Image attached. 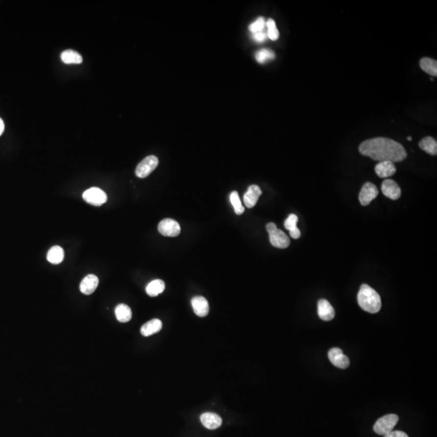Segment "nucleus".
Listing matches in <instances>:
<instances>
[{
  "label": "nucleus",
  "mask_w": 437,
  "mask_h": 437,
  "mask_svg": "<svg viewBox=\"0 0 437 437\" xmlns=\"http://www.w3.org/2000/svg\"><path fill=\"white\" fill-rule=\"evenodd\" d=\"M359 151L361 155L368 156L373 161L379 162H400L407 156L404 146L388 138H374L365 140L359 146Z\"/></svg>",
  "instance_id": "f257e3e1"
},
{
  "label": "nucleus",
  "mask_w": 437,
  "mask_h": 437,
  "mask_svg": "<svg viewBox=\"0 0 437 437\" xmlns=\"http://www.w3.org/2000/svg\"><path fill=\"white\" fill-rule=\"evenodd\" d=\"M357 300L361 309L370 314H377L382 309L381 296L367 284L361 285Z\"/></svg>",
  "instance_id": "f03ea898"
},
{
  "label": "nucleus",
  "mask_w": 437,
  "mask_h": 437,
  "mask_svg": "<svg viewBox=\"0 0 437 437\" xmlns=\"http://www.w3.org/2000/svg\"><path fill=\"white\" fill-rule=\"evenodd\" d=\"M267 230L269 233L270 244L279 249H286L290 244V239L286 233L277 228L274 223H267Z\"/></svg>",
  "instance_id": "7ed1b4c3"
},
{
  "label": "nucleus",
  "mask_w": 437,
  "mask_h": 437,
  "mask_svg": "<svg viewBox=\"0 0 437 437\" xmlns=\"http://www.w3.org/2000/svg\"><path fill=\"white\" fill-rule=\"evenodd\" d=\"M398 422V416L397 414H386L380 418L376 422L373 427L375 433L381 436H386L393 430L396 424Z\"/></svg>",
  "instance_id": "20e7f679"
},
{
  "label": "nucleus",
  "mask_w": 437,
  "mask_h": 437,
  "mask_svg": "<svg viewBox=\"0 0 437 437\" xmlns=\"http://www.w3.org/2000/svg\"><path fill=\"white\" fill-rule=\"evenodd\" d=\"M159 160L156 156H149L144 159L135 170V174L140 178H145L158 166Z\"/></svg>",
  "instance_id": "39448f33"
},
{
  "label": "nucleus",
  "mask_w": 437,
  "mask_h": 437,
  "mask_svg": "<svg viewBox=\"0 0 437 437\" xmlns=\"http://www.w3.org/2000/svg\"><path fill=\"white\" fill-rule=\"evenodd\" d=\"M83 198L85 202L93 206H101L107 201V194L100 188L92 187L84 191Z\"/></svg>",
  "instance_id": "423d86ee"
},
{
  "label": "nucleus",
  "mask_w": 437,
  "mask_h": 437,
  "mask_svg": "<svg viewBox=\"0 0 437 437\" xmlns=\"http://www.w3.org/2000/svg\"><path fill=\"white\" fill-rule=\"evenodd\" d=\"M158 231L165 237H177L181 233V226L172 218H165L159 223Z\"/></svg>",
  "instance_id": "0eeeda50"
},
{
  "label": "nucleus",
  "mask_w": 437,
  "mask_h": 437,
  "mask_svg": "<svg viewBox=\"0 0 437 437\" xmlns=\"http://www.w3.org/2000/svg\"><path fill=\"white\" fill-rule=\"evenodd\" d=\"M378 189L374 184L371 182H366L361 189V193L359 195V199L361 205L367 206L373 199L377 198L378 195Z\"/></svg>",
  "instance_id": "6e6552de"
},
{
  "label": "nucleus",
  "mask_w": 437,
  "mask_h": 437,
  "mask_svg": "<svg viewBox=\"0 0 437 437\" xmlns=\"http://www.w3.org/2000/svg\"><path fill=\"white\" fill-rule=\"evenodd\" d=\"M328 356H329L330 362L335 365V367H339V368L345 369L350 365L349 359L347 358V356H345L340 348L334 347V348L330 349L328 352Z\"/></svg>",
  "instance_id": "1a4fd4ad"
},
{
  "label": "nucleus",
  "mask_w": 437,
  "mask_h": 437,
  "mask_svg": "<svg viewBox=\"0 0 437 437\" xmlns=\"http://www.w3.org/2000/svg\"><path fill=\"white\" fill-rule=\"evenodd\" d=\"M382 191L384 195L392 200H397L400 198L402 191L398 184L390 179H386L382 182Z\"/></svg>",
  "instance_id": "9d476101"
},
{
  "label": "nucleus",
  "mask_w": 437,
  "mask_h": 437,
  "mask_svg": "<svg viewBox=\"0 0 437 437\" xmlns=\"http://www.w3.org/2000/svg\"><path fill=\"white\" fill-rule=\"evenodd\" d=\"M318 316L323 321H331L335 317V313L332 305L327 300L321 299L317 303Z\"/></svg>",
  "instance_id": "9b49d317"
},
{
  "label": "nucleus",
  "mask_w": 437,
  "mask_h": 437,
  "mask_svg": "<svg viewBox=\"0 0 437 437\" xmlns=\"http://www.w3.org/2000/svg\"><path fill=\"white\" fill-rule=\"evenodd\" d=\"M262 191L260 187L257 185H251L247 190L246 193L244 194V205L248 208H252L255 206L258 202V198L262 195Z\"/></svg>",
  "instance_id": "f8f14e48"
},
{
  "label": "nucleus",
  "mask_w": 437,
  "mask_h": 437,
  "mask_svg": "<svg viewBox=\"0 0 437 437\" xmlns=\"http://www.w3.org/2000/svg\"><path fill=\"white\" fill-rule=\"evenodd\" d=\"M99 284V279L97 276L94 274H89L84 277L79 285V289L82 293L85 295H91L92 293L96 291Z\"/></svg>",
  "instance_id": "ddd939ff"
},
{
  "label": "nucleus",
  "mask_w": 437,
  "mask_h": 437,
  "mask_svg": "<svg viewBox=\"0 0 437 437\" xmlns=\"http://www.w3.org/2000/svg\"><path fill=\"white\" fill-rule=\"evenodd\" d=\"M200 420L202 425L210 430H215L220 427L222 424V419L219 415L215 413L207 412L201 415Z\"/></svg>",
  "instance_id": "4468645a"
},
{
  "label": "nucleus",
  "mask_w": 437,
  "mask_h": 437,
  "mask_svg": "<svg viewBox=\"0 0 437 437\" xmlns=\"http://www.w3.org/2000/svg\"><path fill=\"white\" fill-rule=\"evenodd\" d=\"M191 305L196 315L201 317L207 316L209 313V304L203 296H195L191 300Z\"/></svg>",
  "instance_id": "2eb2a0df"
},
{
  "label": "nucleus",
  "mask_w": 437,
  "mask_h": 437,
  "mask_svg": "<svg viewBox=\"0 0 437 437\" xmlns=\"http://www.w3.org/2000/svg\"><path fill=\"white\" fill-rule=\"evenodd\" d=\"M396 167L394 163L391 161H382L376 165L375 172L377 176L382 178L389 177L395 174Z\"/></svg>",
  "instance_id": "dca6fc26"
},
{
  "label": "nucleus",
  "mask_w": 437,
  "mask_h": 437,
  "mask_svg": "<svg viewBox=\"0 0 437 437\" xmlns=\"http://www.w3.org/2000/svg\"><path fill=\"white\" fill-rule=\"evenodd\" d=\"M162 328V322L159 319H152L151 321H147L141 327L140 332L143 336L148 337L151 335L158 333Z\"/></svg>",
  "instance_id": "f3484780"
},
{
  "label": "nucleus",
  "mask_w": 437,
  "mask_h": 437,
  "mask_svg": "<svg viewBox=\"0 0 437 437\" xmlns=\"http://www.w3.org/2000/svg\"><path fill=\"white\" fill-rule=\"evenodd\" d=\"M298 217L295 214L289 215L285 222L284 227L289 231L290 236L293 239H299L300 237V231L297 228Z\"/></svg>",
  "instance_id": "a211bd4d"
},
{
  "label": "nucleus",
  "mask_w": 437,
  "mask_h": 437,
  "mask_svg": "<svg viewBox=\"0 0 437 437\" xmlns=\"http://www.w3.org/2000/svg\"><path fill=\"white\" fill-rule=\"evenodd\" d=\"M165 284L161 279H155L146 287V292L149 296L155 297L165 291Z\"/></svg>",
  "instance_id": "6ab92c4d"
},
{
  "label": "nucleus",
  "mask_w": 437,
  "mask_h": 437,
  "mask_svg": "<svg viewBox=\"0 0 437 437\" xmlns=\"http://www.w3.org/2000/svg\"><path fill=\"white\" fill-rule=\"evenodd\" d=\"M61 59L66 64H80L83 62L81 54L73 49H67L61 54Z\"/></svg>",
  "instance_id": "aec40b11"
},
{
  "label": "nucleus",
  "mask_w": 437,
  "mask_h": 437,
  "mask_svg": "<svg viewBox=\"0 0 437 437\" xmlns=\"http://www.w3.org/2000/svg\"><path fill=\"white\" fill-rule=\"evenodd\" d=\"M419 147L422 150L430 154L432 156H437V142L435 139L433 137L428 136V137L423 138L419 144Z\"/></svg>",
  "instance_id": "412c9836"
},
{
  "label": "nucleus",
  "mask_w": 437,
  "mask_h": 437,
  "mask_svg": "<svg viewBox=\"0 0 437 437\" xmlns=\"http://www.w3.org/2000/svg\"><path fill=\"white\" fill-rule=\"evenodd\" d=\"M115 315L118 321L125 323L130 321L132 317V312L128 305L120 304L115 309Z\"/></svg>",
  "instance_id": "4be33fe9"
},
{
  "label": "nucleus",
  "mask_w": 437,
  "mask_h": 437,
  "mask_svg": "<svg viewBox=\"0 0 437 437\" xmlns=\"http://www.w3.org/2000/svg\"><path fill=\"white\" fill-rule=\"evenodd\" d=\"M419 65H420L421 69L423 72H425L427 74H431L432 76L437 77V60L431 58H423L419 62Z\"/></svg>",
  "instance_id": "5701e85b"
},
{
  "label": "nucleus",
  "mask_w": 437,
  "mask_h": 437,
  "mask_svg": "<svg viewBox=\"0 0 437 437\" xmlns=\"http://www.w3.org/2000/svg\"><path fill=\"white\" fill-rule=\"evenodd\" d=\"M64 258V251L63 248L58 245L52 247L47 253V260L52 264H59Z\"/></svg>",
  "instance_id": "b1692460"
},
{
  "label": "nucleus",
  "mask_w": 437,
  "mask_h": 437,
  "mask_svg": "<svg viewBox=\"0 0 437 437\" xmlns=\"http://www.w3.org/2000/svg\"><path fill=\"white\" fill-rule=\"evenodd\" d=\"M266 27L267 28V37H269V38H270V40H272V41H276V40L279 39V30H278V28H277L275 21H274L273 19H269V20L266 22Z\"/></svg>",
  "instance_id": "393cba45"
},
{
  "label": "nucleus",
  "mask_w": 437,
  "mask_h": 437,
  "mask_svg": "<svg viewBox=\"0 0 437 437\" xmlns=\"http://www.w3.org/2000/svg\"><path fill=\"white\" fill-rule=\"evenodd\" d=\"M256 59L259 63H264L268 60H271L275 58V54L270 49H262L256 53Z\"/></svg>",
  "instance_id": "a878e982"
},
{
  "label": "nucleus",
  "mask_w": 437,
  "mask_h": 437,
  "mask_svg": "<svg viewBox=\"0 0 437 437\" xmlns=\"http://www.w3.org/2000/svg\"><path fill=\"white\" fill-rule=\"evenodd\" d=\"M230 202L233 205L236 214L242 215L244 213V208L242 206V202L240 200L239 194L237 191H233L230 194Z\"/></svg>",
  "instance_id": "bb28decb"
},
{
  "label": "nucleus",
  "mask_w": 437,
  "mask_h": 437,
  "mask_svg": "<svg viewBox=\"0 0 437 437\" xmlns=\"http://www.w3.org/2000/svg\"><path fill=\"white\" fill-rule=\"evenodd\" d=\"M265 27V19L263 17H259L249 26V29L252 33H259V32H263Z\"/></svg>",
  "instance_id": "cd10ccee"
},
{
  "label": "nucleus",
  "mask_w": 437,
  "mask_h": 437,
  "mask_svg": "<svg viewBox=\"0 0 437 437\" xmlns=\"http://www.w3.org/2000/svg\"><path fill=\"white\" fill-rule=\"evenodd\" d=\"M267 38V34L264 31L259 33H253V39L257 42H265Z\"/></svg>",
  "instance_id": "c85d7f7f"
},
{
  "label": "nucleus",
  "mask_w": 437,
  "mask_h": 437,
  "mask_svg": "<svg viewBox=\"0 0 437 437\" xmlns=\"http://www.w3.org/2000/svg\"><path fill=\"white\" fill-rule=\"evenodd\" d=\"M384 437H409L407 434L401 432V431H392L390 433H388L387 435L384 436Z\"/></svg>",
  "instance_id": "c756f323"
},
{
  "label": "nucleus",
  "mask_w": 437,
  "mask_h": 437,
  "mask_svg": "<svg viewBox=\"0 0 437 437\" xmlns=\"http://www.w3.org/2000/svg\"><path fill=\"white\" fill-rule=\"evenodd\" d=\"M4 122L2 121V119L0 118V135H2L4 131Z\"/></svg>",
  "instance_id": "7c9ffc66"
},
{
  "label": "nucleus",
  "mask_w": 437,
  "mask_h": 437,
  "mask_svg": "<svg viewBox=\"0 0 437 437\" xmlns=\"http://www.w3.org/2000/svg\"><path fill=\"white\" fill-rule=\"evenodd\" d=\"M407 140H409V141H412V138L410 136V137L407 138Z\"/></svg>",
  "instance_id": "2f4dec72"
}]
</instances>
